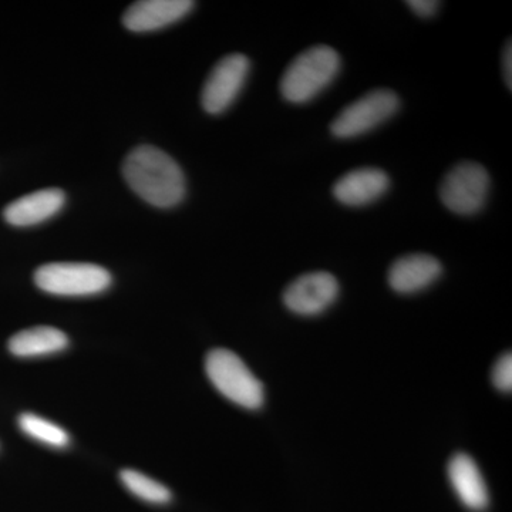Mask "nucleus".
Instances as JSON below:
<instances>
[{"label":"nucleus","mask_w":512,"mask_h":512,"mask_svg":"<svg viewBox=\"0 0 512 512\" xmlns=\"http://www.w3.org/2000/svg\"><path fill=\"white\" fill-rule=\"evenodd\" d=\"M69 345L66 333L52 326H35L16 333L9 340V350L18 357L52 355Z\"/></svg>","instance_id":"14"},{"label":"nucleus","mask_w":512,"mask_h":512,"mask_svg":"<svg viewBox=\"0 0 512 512\" xmlns=\"http://www.w3.org/2000/svg\"><path fill=\"white\" fill-rule=\"evenodd\" d=\"M249 69L251 63L241 53L225 56L215 64L202 87L201 104L204 110L212 116L228 110L247 82Z\"/></svg>","instance_id":"7"},{"label":"nucleus","mask_w":512,"mask_h":512,"mask_svg":"<svg viewBox=\"0 0 512 512\" xmlns=\"http://www.w3.org/2000/svg\"><path fill=\"white\" fill-rule=\"evenodd\" d=\"M406 5L423 19L433 18L440 9V2L436 0H407Z\"/></svg>","instance_id":"18"},{"label":"nucleus","mask_w":512,"mask_h":512,"mask_svg":"<svg viewBox=\"0 0 512 512\" xmlns=\"http://www.w3.org/2000/svg\"><path fill=\"white\" fill-rule=\"evenodd\" d=\"M66 202V195L59 188H45L10 202L3 211L8 224L13 227H33L59 214Z\"/></svg>","instance_id":"11"},{"label":"nucleus","mask_w":512,"mask_h":512,"mask_svg":"<svg viewBox=\"0 0 512 512\" xmlns=\"http://www.w3.org/2000/svg\"><path fill=\"white\" fill-rule=\"evenodd\" d=\"M339 282L329 272H311L296 278L284 292L289 311L302 316L320 315L335 303Z\"/></svg>","instance_id":"8"},{"label":"nucleus","mask_w":512,"mask_h":512,"mask_svg":"<svg viewBox=\"0 0 512 512\" xmlns=\"http://www.w3.org/2000/svg\"><path fill=\"white\" fill-rule=\"evenodd\" d=\"M339 53L329 46L305 50L286 67L279 89L282 97L292 104H305L322 93L340 72Z\"/></svg>","instance_id":"2"},{"label":"nucleus","mask_w":512,"mask_h":512,"mask_svg":"<svg viewBox=\"0 0 512 512\" xmlns=\"http://www.w3.org/2000/svg\"><path fill=\"white\" fill-rule=\"evenodd\" d=\"M19 427L23 433L47 446L62 448L66 447L70 441L69 434L62 427L36 414H22L19 417Z\"/></svg>","instance_id":"16"},{"label":"nucleus","mask_w":512,"mask_h":512,"mask_svg":"<svg viewBox=\"0 0 512 512\" xmlns=\"http://www.w3.org/2000/svg\"><path fill=\"white\" fill-rule=\"evenodd\" d=\"M493 383L501 392H511L512 390V356L511 353H505L495 363L493 369Z\"/></svg>","instance_id":"17"},{"label":"nucleus","mask_w":512,"mask_h":512,"mask_svg":"<svg viewBox=\"0 0 512 512\" xmlns=\"http://www.w3.org/2000/svg\"><path fill=\"white\" fill-rule=\"evenodd\" d=\"M512 49L511 42L505 45L503 53V73L505 84H507L508 90L512 89Z\"/></svg>","instance_id":"19"},{"label":"nucleus","mask_w":512,"mask_h":512,"mask_svg":"<svg viewBox=\"0 0 512 512\" xmlns=\"http://www.w3.org/2000/svg\"><path fill=\"white\" fill-rule=\"evenodd\" d=\"M205 372L215 389L232 403L249 410L259 409L264 404V384L231 350H211L205 359Z\"/></svg>","instance_id":"3"},{"label":"nucleus","mask_w":512,"mask_h":512,"mask_svg":"<svg viewBox=\"0 0 512 512\" xmlns=\"http://www.w3.org/2000/svg\"><path fill=\"white\" fill-rule=\"evenodd\" d=\"M390 188L389 175L380 168L363 167L342 175L333 185V197L346 207H366Z\"/></svg>","instance_id":"10"},{"label":"nucleus","mask_w":512,"mask_h":512,"mask_svg":"<svg viewBox=\"0 0 512 512\" xmlns=\"http://www.w3.org/2000/svg\"><path fill=\"white\" fill-rule=\"evenodd\" d=\"M121 171L128 187L153 207L173 208L184 200L183 170L160 148H134L124 160Z\"/></svg>","instance_id":"1"},{"label":"nucleus","mask_w":512,"mask_h":512,"mask_svg":"<svg viewBox=\"0 0 512 512\" xmlns=\"http://www.w3.org/2000/svg\"><path fill=\"white\" fill-rule=\"evenodd\" d=\"M448 480L461 503L473 511H483L490 503L487 484L476 461L466 453H458L448 463Z\"/></svg>","instance_id":"13"},{"label":"nucleus","mask_w":512,"mask_h":512,"mask_svg":"<svg viewBox=\"0 0 512 512\" xmlns=\"http://www.w3.org/2000/svg\"><path fill=\"white\" fill-rule=\"evenodd\" d=\"M120 480L131 494L147 503L167 504L171 500V491L164 484L136 470L121 471Z\"/></svg>","instance_id":"15"},{"label":"nucleus","mask_w":512,"mask_h":512,"mask_svg":"<svg viewBox=\"0 0 512 512\" xmlns=\"http://www.w3.org/2000/svg\"><path fill=\"white\" fill-rule=\"evenodd\" d=\"M400 109V99L387 89H376L345 107L330 124L336 138H355L375 130Z\"/></svg>","instance_id":"6"},{"label":"nucleus","mask_w":512,"mask_h":512,"mask_svg":"<svg viewBox=\"0 0 512 512\" xmlns=\"http://www.w3.org/2000/svg\"><path fill=\"white\" fill-rule=\"evenodd\" d=\"M194 6L191 0H140L126 10L123 25L131 32H153L185 18Z\"/></svg>","instance_id":"9"},{"label":"nucleus","mask_w":512,"mask_h":512,"mask_svg":"<svg viewBox=\"0 0 512 512\" xmlns=\"http://www.w3.org/2000/svg\"><path fill=\"white\" fill-rule=\"evenodd\" d=\"M35 284L50 295L90 296L106 291L111 275L99 265L56 262L37 268Z\"/></svg>","instance_id":"4"},{"label":"nucleus","mask_w":512,"mask_h":512,"mask_svg":"<svg viewBox=\"0 0 512 512\" xmlns=\"http://www.w3.org/2000/svg\"><path fill=\"white\" fill-rule=\"evenodd\" d=\"M443 272L439 259L426 254H413L397 259L389 271V285L394 292L409 295L433 285Z\"/></svg>","instance_id":"12"},{"label":"nucleus","mask_w":512,"mask_h":512,"mask_svg":"<svg viewBox=\"0 0 512 512\" xmlns=\"http://www.w3.org/2000/svg\"><path fill=\"white\" fill-rule=\"evenodd\" d=\"M490 187V174L483 165L466 161L448 171L441 181L440 200L448 211L468 217L483 210Z\"/></svg>","instance_id":"5"}]
</instances>
